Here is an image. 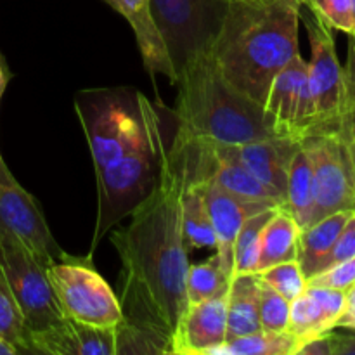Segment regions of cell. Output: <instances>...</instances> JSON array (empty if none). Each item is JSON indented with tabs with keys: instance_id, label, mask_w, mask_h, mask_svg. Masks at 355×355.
I'll return each mask as SVG.
<instances>
[{
	"instance_id": "1",
	"label": "cell",
	"mask_w": 355,
	"mask_h": 355,
	"mask_svg": "<svg viewBox=\"0 0 355 355\" xmlns=\"http://www.w3.org/2000/svg\"><path fill=\"white\" fill-rule=\"evenodd\" d=\"M187 180L189 141L177 132L162 158L155 191L132 211L130 224L110 234L121 260L123 319L155 328L170 340L187 309L189 257L182 238Z\"/></svg>"
},
{
	"instance_id": "2",
	"label": "cell",
	"mask_w": 355,
	"mask_h": 355,
	"mask_svg": "<svg viewBox=\"0 0 355 355\" xmlns=\"http://www.w3.org/2000/svg\"><path fill=\"white\" fill-rule=\"evenodd\" d=\"M300 0H231L211 59L222 78L263 107L274 78L297 54Z\"/></svg>"
},
{
	"instance_id": "3",
	"label": "cell",
	"mask_w": 355,
	"mask_h": 355,
	"mask_svg": "<svg viewBox=\"0 0 355 355\" xmlns=\"http://www.w3.org/2000/svg\"><path fill=\"white\" fill-rule=\"evenodd\" d=\"M177 132L193 141L241 146L274 137L263 107L232 89L210 54L198 55L177 75Z\"/></svg>"
},
{
	"instance_id": "4",
	"label": "cell",
	"mask_w": 355,
	"mask_h": 355,
	"mask_svg": "<svg viewBox=\"0 0 355 355\" xmlns=\"http://www.w3.org/2000/svg\"><path fill=\"white\" fill-rule=\"evenodd\" d=\"M156 28L175 75L198 55L210 54L231 0H149Z\"/></svg>"
},
{
	"instance_id": "5",
	"label": "cell",
	"mask_w": 355,
	"mask_h": 355,
	"mask_svg": "<svg viewBox=\"0 0 355 355\" xmlns=\"http://www.w3.org/2000/svg\"><path fill=\"white\" fill-rule=\"evenodd\" d=\"M47 276L64 318L97 328H114L123 319L120 298L97 272L92 255L64 253L47 266Z\"/></svg>"
},
{
	"instance_id": "6",
	"label": "cell",
	"mask_w": 355,
	"mask_h": 355,
	"mask_svg": "<svg viewBox=\"0 0 355 355\" xmlns=\"http://www.w3.org/2000/svg\"><path fill=\"white\" fill-rule=\"evenodd\" d=\"M0 269L24 315L28 329L40 331L64 319L47 267L14 236L0 231Z\"/></svg>"
},
{
	"instance_id": "7",
	"label": "cell",
	"mask_w": 355,
	"mask_h": 355,
	"mask_svg": "<svg viewBox=\"0 0 355 355\" xmlns=\"http://www.w3.org/2000/svg\"><path fill=\"white\" fill-rule=\"evenodd\" d=\"M300 21L305 24L311 44L307 75L315 110L312 135H335L343 92V66L336 55L335 38L331 28L304 6L300 7Z\"/></svg>"
},
{
	"instance_id": "8",
	"label": "cell",
	"mask_w": 355,
	"mask_h": 355,
	"mask_svg": "<svg viewBox=\"0 0 355 355\" xmlns=\"http://www.w3.org/2000/svg\"><path fill=\"white\" fill-rule=\"evenodd\" d=\"M0 231L23 243L31 255L45 267L61 259L64 252L58 245L45 220L37 198L16 180L0 155Z\"/></svg>"
},
{
	"instance_id": "9",
	"label": "cell",
	"mask_w": 355,
	"mask_h": 355,
	"mask_svg": "<svg viewBox=\"0 0 355 355\" xmlns=\"http://www.w3.org/2000/svg\"><path fill=\"white\" fill-rule=\"evenodd\" d=\"M267 127L274 137L302 142L311 137L315 125V110L309 87L307 61L297 54L274 78L263 103Z\"/></svg>"
},
{
	"instance_id": "10",
	"label": "cell",
	"mask_w": 355,
	"mask_h": 355,
	"mask_svg": "<svg viewBox=\"0 0 355 355\" xmlns=\"http://www.w3.org/2000/svg\"><path fill=\"white\" fill-rule=\"evenodd\" d=\"M314 170L312 222L342 210L355 211V182L345 151L335 135H312L302 141Z\"/></svg>"
},
{
	"instance_id": "11",
	"label": "cell",
	"mask_w": 355,
	"mask_h": 355,
	"mask_svg": "<svg viewBox=\"0 0 355 355\" xmlns=\"http://www.w3.org/2000/svg\"><path fill=\"white\" fill-rule=\"evenodd\" d=\"M227 290L187 305L173 333V355H211L227 340Z\"/></svg>"
},
{
	"instance_id": "12",
	"label": "cell",
	"mask_w": 355,
	"mask_h": 355,
	"mask_svg": "<svg viewBox=\"0 0 355 355\" xmlns=\"http://www.w3.org/2000/svg\"><path fill=\"white\" fill-rule=\"evenodd\" d=\"M30 352L45 355H114V328H97L64 318L30 333Z\"/></svg>"
},
{
	"instance_id": "13",
	"label": "cell",
	"mask_w": 355,
	"mask_h": 355,
	"mask_svg": "<svg viewBox=\"0 0 355 355\" xmlns=\"http://www.w3.org/2000/svg\"><path fill=\"white\" fill-rule=\"evenodd\" d=\"M193 182H200L203 187L205 203H207L208 215H210L215 238H217L215 255L218 257L224 270L232 279V248H234L236 236L246 218L252 217L257 211L266 210L267 207L241 200L218 187L211 180H193Z\"/></svg>"
},
{
	"instance_id": "14",
	"label": "cell",
	"mask_w": 355,
	"mask_h": 355,
	"mask_svg": "<svg viewBox=\"0 0 355 355\" xmlns=\"http://www.w3.org/2000/svg\"><path fill=\"white\" fill-rule=\"evenodd\" d=\"M343 307L345 291L307 284L304 293L290 302L288 331L293 333L304 345L309 340L335 329Z\"/></svg>"
},
{
	"instance_id": "15",
	"label": "cell",
	"mask_w": 355,
	"mask_h": 355,
	"mask_svg": "<svg viewBox=\"0 0 355 355\" xmlns=\"http://www.w3.org/2000/svg\"><path fill=\"white\" fill-rule=\"evenodd\" d=\"M104 2L128 21L137 40L144 68L148 69L149 75L155 76L158 73L165 75L170 83L175 85V69H173L165 42L153 19L151 2L149 0H104Z\"/></svg>"
},
{
	"instance_id": "16",
	"label": "cell",
	"mask_w": 355,
	"mask_h": 355,
	"mask_svg": "<svg viewBox=\"0 0 355 355\" xmlns=\"http://www.w3.org/2000/svg\"><path fill=\"white\" fill-rule=\"evenodd\" d=\"M300 142L286 137H267L248 144L232 146L236 158L267 187L284 198L291 158Z\"/></svg>"
},
{
	"instance_id": "17",
	"label": "cell",
	"mask_w": 355,
	"mask_h": 355,
	"mask_svg": "<svg viewBox=\"0 0 355 355\" xmlns=\"http://www.w3.org/2000/svg\"><path fill=\"white\" fill-rule=\"evenodd\" d=\"M354 210H342L336 214L328 215L324 218H319L314 224L302 229L298 234L297 243V262L300 263L302 272L305 277H311L315 274L319 262L329 253V250L335 245L336 238L342 232L343 225L349 220Z\"/></svg>"
},
{
	"instance_id": "18",
	"label": "cell",
	"mask_w": 355,
	"mask_h": 355,
	"mask_svg": "<svg viewBox=\"0 0 355 355\" xmlns=\"http://www.w3.org/2000/svg\"><path fill=\"white\" fill-rule=\"evenodd\" d=\"M259 283L257 274H241L231 279L227 295V340L262 329L259 319Z\"/></svg>"
},
{
	"instance_id": "19",
	"label": "cell",
	"mask_w": 355,
	"mask_h": 355,
	"mask_svg": "<svg viewBox=\"0 0 355 355\" xmlns=\"http://www.w3.org/2000/svg\"><path fill=\"white\" fill-rule=\"evenodd\" d=\"M284 210L297 220L300 229L311 225L314 211V170L311 156L302 142L291 158L284 193Z\"/></svg>"
},
{
	"instance_id": "20",
	"label": "cell",
	"mask_w": 355,
	"mask_h": 355,
	"mask_svg": "<svg viewBox=\"0 0 355 355\" xmlns=\"http://www.w3.org/2000/svg\"><path fill=\"white\" fill-rule=\"evenodd\" d=\"M302 229L284 208H277L263 227L255 274L276 263L297 260V243Z\"/></svg>"
},
{
	"instance_id": "21",
	"label": "cell",
	"mask_w": 355,
	"mask_h": 355,
	"mask_svg": "<svg viewBox=\"0 0 355 355\" xmlns=\"http://www.w3.org/2000/svg\"><path fill=\"white\" fill-rule=\"evenodd\" d=\"M182 238L189 248H214L217 246L214 225L205 203L200 182L187 180L182 196Z\"/></svg>"
},
{
	"instance_id": "22",
	"label": "cell",
	"mask_w": 355,
	"mask_h": 355,
	"mask_svg": "<svg viewBox=\"0 0 355 355\" xmlns=\"http://www.w3.org/2000/svg\"><path fill=\"white\" fill-rule=\"evenodd\" d=\"M300 345V340L290 331L259 329L250 335L227 340L211 355H297Z\"/></svg>"
},
{
	"instance_id": "23",
	"label": "cell",
	"mask_w": 355,
	"mask_h": 355,
	"mask_svg": "<svg viewBox=\"0 0 355 355\" xmlns=\"http://www.w3.org/2000/svg\"><path fill=\"white\" fill-rule=\"evenodd\" d=\"M173 355L172 340L155 328L121 319L114 326V355Z\"/></svg>"
},
{
	"instance_id": "24",
	"label": "cell",
	"mask_w": 355,
	"mask_h": 355,
	"mask_svg": "<svg viewBox=\"0 0 355 355\" xmlns=\"http://www.w3.org/2000/svg\"><path fill=\"white\" fill-rule=\"evenodd\" d=\"M335 137L345 151L355 182V38L352 35H349V52L343 66V92Z\"/></svg>"
},
{
	"instance_id": "25",
	"label": "cell",
	"mask_w": 355,
	"mask_h": 355,
	"mask_svg": "<svg viewBox=\"0 0 355 355\" xmlns=\"http://www.w3.org/2000/svg\"><path fill=\"white\" fill-rule=\"evenodd\" d=\"M276 210L277 208H266L243 222L232 248V277L241 274H255L263 227L276 214Z\"/></svg>"
},
{
	"instance_id": "26",
	"label": "cell",
	"mask_w": 355,
	"mask_h": 355,
	"mask_svg": "<svg viewBox=\"0 0 355 355\" xmlns=\"http://www.w3.org/2000/svg\"><path fill=\"white\" fill-rule=\"evenodd\" d=\"M231 277L222 267L217 255L210 257L207 262L189 263L186 276L187 305L200 304L207 298L215 297L220 291L227 290Z\"/></svg>"
},
{
	"instance_id": "27",
	"label": "cell",
	"mask_w": 355,
	"mask_h": 355,
	"mask_svg": "<svg viewBox=\"0 0 355 355\" xmlns=\"http://www.w3.org/2000/svg\"><path fill=\"white\" fill-rule=\"evenodd\" d=\"M0 338L16 347L19 354L30 352V329L24 315L7 284L6 276L0 269Z\"/></svg>"
},
{
	"instance_id": "28",
	"label": "cell",
	"mask_w": 355,
	"mask_h": 355,
	"mask_svg": "<svg viewBox=\"0 0 355 355\" xmlns=\"http://www.w3.org/2000/svg\"><path fill=\"white\" fill-rule=\"evenodd\" d=\"M257 276L263 284L272 288L274 291H277L281 297L290 302L304 293V290L307 288V277L302 272V267L297 260H288V262L267 267L262 272H257Z\"/></svg>"
},
{
	"instance_id": "29",
	"label": "cell",
	"mask_w": 355,
	"mask_h": 355,
	"mask_svg": "<svg viewBox=\"0 0 355 355\" xmlns=\"http://www.w3.org/2000/svg\"><path fill=\"white\" fill-rule=\"evenodd\" d=\"M259 319L260 328L266 331H288L290 300L281 297L277 291L263 284L262 281L259 283Z\"/></svg>"
},
{
	"instance_id": "30",
	"label": "cell",
	"mask_w": 355,
	"mask_h": 355,
	"mask_svg": "<svg viewBox=\"0 0 355 355\" xmlns=\"http://www.w3.org/2000/svg\"><path fill=\"white\" fill-rule=\"evenodd\" d=\"M302 6L324 21L331 30L355 35V23L350 0H300Z\"/></svg>"
},
{
	"instance_id": "31",
	"label": "cell",
	"mask_w": 355,
	"mask_h": 355,
	"mask_svg": "<svg viewBox=\"0 0 355 355\" xmlns=\"http://www.w3.org/2000/svg\"><path fill=\"white\" fill-rule=\"evenodd\" d=\"M309 286H322L347 291L355 284V257L345 262L335 263L307 279Z\"/></svg>"
},
{
	"instance_id": "32",
	"label": "cell",
	"mask_w": 355,
	"mask_h": 355,
	"mask_svg": "<svg viewBox=\"0 0 355 355\" xmlns=\"http://www.w3.org/2000/svg\"><path fill=\"white\" fill-rule=\"evenodd\" d=\"M354 257H355V211L350 215L349 220L345 222L342 232H340V236L336 238L335 245H333V248L329 250L328 255L319 262L318 269H315V274L328 269V267L335 266V263L354 259Z\"/></svg>"
},
{
	"instance_id": "33",
	"label": "cell",
	"mask_w": 355,
	"mask_h": 355,
	"mask_svg": "<svg viewBox=\"0 0 355 355\" xmlns=\"http://www.w3.org/2000/svg\"><path fill=\"white\" fill-rule=\"evenodd\" d=\"M333 355H355V329L349 333H335L331 329Z\"/></svg>"
},
{
	"instance_id": "34",
	"label": "cell",
	"mask_w": 355,
	"mask_h": 355,
	"mask_svg": "<svg viewBox=\"0 0 355 355\" xmlns=\"http://www.w3.org/2000/svg\"><path fill=\"white\" fill-rule=\"evenodd\" d=\"M336 328L355 329V284L345 291V307L336 321Z\"/></svg>"
},
{
	"instance_id": "35",
	"label": "cell",
	"mask_w": 355,
	"mask_h": 355,
	"mask_svg": "<svg viewBox=\"0 0 355 355\" xmlns=\"http://www.w3.org/2000/svg\"><path fill=\"white\" fill-rule=\"evenodd\" d=\"M9 80H10V71L9 68H7L6 59H3V55L0 54V101H2L3 92H6Z\"/></svg>"
},
{
	"instance_id": "36",
	"label": "cell",
	"mask_w": 355,
	"mask_h": 355,
	"mask_svg": "<svg viewBox=\"0 0 355 355\" xmlns=\"http://www.w3.org/2000/svg\"><path fill=\"white\" fill-rule=\"evenodd\" d=\"M0 355H19V350L3 338H0Z\"/></svg>"
},
{
	"instance_id": "37",
	"label": "cell",
	"mask_w": 355,
	"mask_h": 355,
	"mask_svg": "<svg viewBox=\"0 0 355 355\" xmlns=\"http://www.w3.org/2000/svg\"><path fill=\"white\" fill-rule=\"evenodd\" d=\"M352 2V16H354V23H355V0H350Z\"/></svg>"
},
{
	"instance_id": "38",
	"label": "cell",
	"mask_w": 355,
	"mask_h": 355,
	"mask_svg": "<svg viewBox=\"0 0 355 355\" xmlns=\"http://www.w3.org/2000/svg\"><path fill=\"white\" fill-rule=\"evenodd\" d=\"M352 37H354V38H355V35H352Z\"/></svg>"
}]
</instances>
